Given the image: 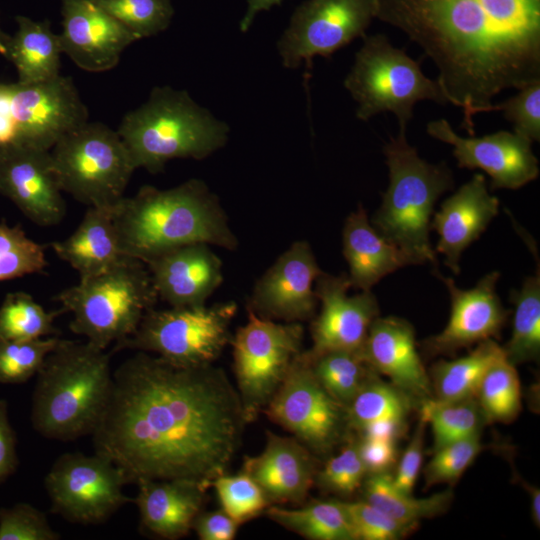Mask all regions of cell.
<instances>
[{
	"instance_id": "cell-1",
	"label": "cell",
	"mask_w": 540,
	"mask_h": 540,
	"mask_svg": "<svg viewBox=\"0 0 540 540\" xmlns=\"http://www.w3.org/2000/svg\"><path fill=\"white\" fill-rule=\"evenodd\" d=\"M246 424L238 391L222 369L179 367L140 351L113 373L91 435L95 453L126 484L181 479L207 490L226 473Z\"/></svg>"
},
{
	"instance_id": "cell-2",
	"label": "cell",
	"mask_w": 540,
	"mask_h": 540,
	"mask_svg": "<svg viewBox=\"0 0 540 540\" xmlns=\"http://www.w3.org/2000/svg\"><path fill=\"white\" fill-rule=\"evenodd\" d=\"M113 219L123 255L143 263L185 244L239 246L219 199L200 179L170 189L143 186L114 206Z\"/></svg>"
},
{
	"instance_id": "cell-3",
	"label": "cell",
	"mask_w": 540,
	"mask_h": 540,
	"mask_svg": "<svg viewBox=\"0 0 540 540\" xmlns=\"http://www.w3.org/2000/svg\"><path fill=\"white\" fill-rule=\"evenodd\" d=\"M36 376L31 409L36 432L60 441L91 435L111 394L110 355L87 341L61 339Z\"/></svg>"
},
{
	"instance_id": "cell-4",
	"label": "cell",
	"mask_w": 540,
	"mask_h": 540,
	"mask_svg": "<svg viewBox=\"0 0 540 540\" xmlns=\"http://www.w3.org/2000/svg\"><path fill=\"white\" fill-rule=\"evenodd\" d=\"M116 131L135 169L159 173L170 160L210 156L226 144L229 127L187 91L157 86L123 117Z\"/></svg>"
},
{
	"instance_id": "cell-5",
	"label": "cell",
	"mask_w": 540,
	"mask_h": 540,
	"mask_svg": "<svg viewBox=\"0 0 540 540\" xmlns=\"http://www.w3.org/2000/svg\"><path fill=\"white\" fill-rule=\"evenodd\" d=\"M406 127L385 143L389 185L372 217L373 227L401 249L413 264L438 260L429 240L431 216L437 199L453 187V175L444 163L431 164L410 145Z\"/></svg>"
},
{
	"instance_id": "cell-6",
	"label": "cell",
	"mask_w": 540,
	"mask_h": 540,
	"mask_svg": "<svg viewBox=\"0 0 540 540\" xmlns=\"http://www.w3.org/2000/svg\"><path fill=\"white\" fill-rule=\"evenodd\" d=\"M56 299L72 314L71 331L106 350L134 334L158 295L145 263L125 256L102 273L80 278Z\"/></svg>"
},
{
	"instance_id": "cell-7",
	"label": "cell",
	"mask_w": 540,
	"mask_h": 540,
	"mask_svg": "<svg viewBox=\"0 0 540 540\" xmlns=\"http://www.w3.org/2000/svg\"><path fill=\"white\" fill-rule=\"evenodd\" d=\"M343 84L357 104L356 117L362 121L391 112L399 127L407 128L418 102L448 103L437 79L427 77L419 62L393 46L384 34L363 36Z\"/></svg>"
},
{
	"instance_id": "cell-8",
	"label": "cell",
	"mask_w": 540,
	"mask_h": 540,
	"mask_svg": "<svg viewBox=\"0 0 540 540\" xmlns=\"http://www.w3.org/2000/svg\"><path fill=\"white\" fill-rule=\"evenodd\" d=\"M62 191L93 207L114 206L136 170L118 132L86 122L50 150Z\"/></svg>"
},
{
	"instance_id": "cell-9",
	"label": "cell",
	"mask_w": 540,
	"mask_h": 540,
	"mask_svg": "<svg viewBox=\"0 0 540 540\" xmlns=\"http://www.w3.org/2000/svg\"><path fill=\"white\" fill-rule=\"evenodd\" d=\"M237 312L233 301L149 310L129 338L114 350L154 352L179 367L213 364L230 339L229 327Z\"/></svg>"
},
{
	"instance_id": "cell-10",
	"label": "cell",
	"mask_w": 540,
	"mask_h": 540,
	"mask_svg": "<svg viewBox=\"0 0 540 540\" xmlns=\"http://www.w3.org/2000/svg\"><path fill=\"white\" fill-rule=\"evenodd\" d=\"M88 122V110L71 77L21 84L0 83V148L43 150Z\"/></svg>"
},
{
	"instance_id": "cell-11",
	"label": "cell",
	"mask_w": 540,
	"mask_h": 540,
	"mask_svg": "<svg viewBox=\"0 0 540 540\" xmlns=\"http://www.w3.org/2000/svg\"><path fill=\"white\" fill-rule=\"evenodd\" d=\"M299 322L277 323L248 310L247 323L230 340L238 394L247 423L263 411L302 352Z\"/></svg>"
},
{
	"instance_id": "cell-12",
	"label": "cell",
	"mask_w": 540,
	"mask_h": 540,
	"mask_svg": "<svg viewBox=\"0 0 540 540\" xmlns=\"http://www.w3.org/2000/svg\"><path fill=\"white\" fill-rule=\"evenodd\" d=\"M263 412L318 454L332 451L350 429L347 408L317 380L303 351Z\"/></svg>"
},
{
	"instance_id": "cell-13",
	"label": "cell",
	"mask_w": 540,
	"mask_h": 540,
	"mask_svg": "<svg viewBox=\"0 0 540 540\" xmlns=\"http://www.w3.org/2000/svg\"><path fill=\"white\" fill-rule=\"evenodd\" d=\"M44 484L53 512L83 525L102 523L134 500L123 493L126 483L120 470L96 453L60 455Z\"/></svg>"
},
{
	"instance_id": "cell-14",
	"label": "cell",
	"mask_w": 540,
	"mask_h": 540,
	"mask_svg": "<svg viewBox=\"0 0 540 540\" xmlns=\"http://www.w3.org/2000/svg\"><path fill=\"white\" fill-rule=\"evenodd\" d=\"M376 18V0H307L294 11L277 43L283 65L295 69L315 56L329 57Z\"/></svg>"
},
{
	"instance_id": "cell-15",
	"label": "cell",
	"mask_w": 540,
	"mask_h": 540,
	"mask_svg": "<svg viewBox=\"0 0 540 540\" xmlns=\"http://www.w3.org/2000/svg\"><path fill=\"white\" fill-rule=\"evenodd\" d=\"M426 131L432 138L452 146L459 167L488 174L493 189H518L539 175L532 142L514 131L463 137L445 119L430 121Z\"/></svg>"
},
{
	"instance_id": "cell-16",
	"label": "cell",
	"mask_w": 540,
	"mask_h": 540,
	"mask_svg": "<svg viewBox=\"0 0 540 540\" xmlns=\"http://www.w3.org/2000/svg\"><path fill=\"white\" fill-rule=\"evenodd\" d=\"M322 272L310 244L295 241L256 282L247 308L265 319L307 320L316 310L314 284Z\"/></svg>"
},
{
	"instance_id": "cell-17",
	"label": "cell",
	"mask_w": 540,
	"mask_h": 540,
	"mask_svg": "<svg viewBox=\"0 0 540 540\" xmlns=\"http://www.w3.org/2000/svg\"><path fill=\"white\" fill-rule=\"evenodd\" d=\"M50 150L25 145L0 148V194L39 226L60 223L66 204Z\"/></svg>"
},
{
	"instance_id": "cell-18",
	"label": "cell",
	"mask_w": 540,
	"mask_h": 540,
	"mask_svg": "<svg viewBox=\"0 0 540 540\" xmlns=\"http://www.w3.org/2000/svg\"><path fill=\"white\" fill-rule=\"evenodd\" d=\"M350 288L347 273L335 276L322 272L315 280L314 291L321 310L312 323L310 354L361 351L369 327L379 315V306L371 290L349 296Z\"/></svg>"
},
{
	"instance_id": "cell-19",
	"label": "cell",
	"mask_w": 540,
	"mask_h": 540,
	"mask_svg": "<svg viewBox=\"0 0 540 540\" xmlns=\"http://www.w3.org/2000/svg\"><path fill=\"white\" fill-rule=\"evenodd\" d=\"M434 273L449 291L451 313L446 327L425 341L427 353L452 354L499 336L509 313L496 291L499 272L485 275L468 290L458 288L451 278L443 277L438 270Z\"/></svg>"
},
{
	"instance_id": "cell-20",
	"label": "cell",
	"mask_w": 540,
	"mask_h": 540,
	"mask_svg": "<svg viewBox=\"0 0 540 540\" xmlns=\"http://www.w3.org/2000/svg\"><path fill=\"white\" fill-rule=\"evenodd\" d=\"M62 53L80 69L104 72L114 68L136 37L93 0H61Z\"/></svg>"
},
{
	"instance_id": "cell-21",
	"label": "cell",
	"mask_w": 540,
	"mask_h": 540,
	"mask_svg": "<svg viewBox=\"0 0 540 540\" xmlns=\"http://www.w3.org/2000/svg\"><path fill=\"white\" fill-rule=\"evenodd\" d=\"M145 265L158 298L171 307L204 305L223 282L222 260L206 243L167 250Z\"/></svg>"
},
{
	"instance_id": "cell-22",
	"label": "cell",
	"mask_w": 540,
	"mask_h": 540,
	"mask_svg": "<svg viewBox=\"0 0 540 540\" xmlns=\"http://www.w3.org/2000/svg\"><path fill=\"white\" fill-rule=\"evenodd\" d=\"M366 363L386 375L412 399L432 396V383L418 353L413 326L398 317H377L360 351Z\"/></svg>"
},
{
	"instance_id": "cell-23",
	"label": "cell",
	"mask_w": 540,
	"mask_h": 540,
	"mask_svg": "<svg viewBox=\"0 0 540 540\" xmlns=\"http://www.w3.org/2000/svg\"><path fill=\"white\" fill-rule=\"evenodd\" d=\"M499 200L491 195L483 174H475L448 197L434 214L430 229L439 238L436 250L453 273L460 272L462 252L486 230L497 216Z\"/></svg>"
},
{
	"instance_id": "cell-24",
	"label": "cell",
	"mask_w": 540,
	"mask_h": 540,
	"mask_svg": "<svg viewBox=\"0 0 540 540\" xmlns=\"http://www.w3.org/2000/svg\"><path fill=\"white\" fill-rule=\"evenodd\" d=\"M243 472L259 485L270 505H281L303 502L317 470L310 450L299 440L268 431L263 451L245 458Z\"/></svg>"
},
{
	"instance_id": "cell-25",
	"label": "cell",
	"mask_w": 540,
	"mask_h": 540,
	"mask_svg": "<svg viewBox=\"0 0 540 540\" xmlns=\"http://www.w3.org/2000/svg\"><path fill=\"white\" fill-rule=\"evenodd\" d=\"M133 502L141 525L163 539L186 536L201 512L206 489L189 480H141Z\"/></svg>"
},
{
	"instance_id": "cell-26",
	"label": "cell",
	"mask_w": 540,
	"mask_h": 540,
	"mask_svg": "<svg viewBox=\"0 0 540 540\" xmlns=\"http://www.w3.org/2000/svg\"><path fill=\"white\" fill-rule=\"evenodd\" d=\"M342 242L351 287L360 291L371 290L386 275L414 265L401 249L373 227L362 205L346 218Z\"/></svg>"
},
{
	"instance_id": "cell-27",
	"label": "cell",
	"mask_w": 540,
	"mask_h": 540,
	"mask_svg": "<svg viewBox=\"0 0 540 540\" xmlns=\"http://www.w3.org/2000/svg\"><path fill=\"white\" fill-rule=\"evenodd\" d=\"M114 206H90L70 236L51 243L57 257L75 269L80 278L102 273L125 257L113 219Z\"/></svg>"
},
{
	"instance_id": "cell-28",
	"label": "cell",
	"mask_w": 540,
	"mask_h": 540,
	"mask_svg": "<svg viewBox=\"0 0 540 540\" xmlns=\"http://www.w3.org/2000/svg\"><path fill=\"white\" fill-rule=\"evenodd\" d=\"M17 31L9 36L4 57L16 68L21 84L44 82L60 75L62 53L59 34L50 22L17 16Z\"/></svg>"
},
{
	"instance_id": "cell-29",
	"label": "cell",
	"mask_w": 540,
	"mask_h": 540,
	"mask_svg": "<svg viewBox=\"0 0 540 540\" xmlns=\"http://www.w3.org/2000/svg\"><path fill=\"white\" fill-rule=\"evenodd\" d=\"M265 513L275 523L311 540H355L343 501L318 500L299 508L270 505Z\"/></svg>"
},
{
	"instance_id": "cell-30",
	"label": "cell",
	"mask_w": 540,
	"mask_h": 540,
	"mask_svg": "<svg viewBox=\"0 0 540 540\" xmlns=\"http://www.w3.org/2000/svg\"><path fill=\"white\" fill-rule=\"evenodd\" d=\"M504 356L503 348L493 339H487L466 356L437 362L431 381L435 398L451 401L474 397L487 370Z\"/></svg>"
},
{
	"instance_id": "cell-31",
	"label": "cell",
	"mask_w": 540,
	"mask_h": 540,
	"mask_svg": "<svg viewBox=\"0 0 540 540\" xmlns=\"http://www.w3.org/2000/svg\"><path fill=\"white\" fill-rule=\"evenodd\" d=\"M361 488L362 500L390 517L410 524H418L422 519L446 512L453 499L451 490L426 498H415L411 494L403 493L393 485L390 472L366 475Z\"/></svg>"
},
{
	"instance_id": "cell-32",
	"label": "cell",
	"mask_w": 540,
	"mask_h": 540,
	"mask_svg": "<svg viewBox=\"0 0 540 540\" xmlns=\"http://www.w3.org/2000/svg\"><path fill=\"white\" fill-rule=\"evenodd\" d=\"M515 305L513 330L503 348L513 365L536 361L540 355V275L527 277L519 290L510 294Z\"/></svg>"
},
{
	"instance_id": "cell-33",
	"label": "cell",
	"mask_w": 540,
	"mask_h": 540,
	"mask_svg": "<svg viewBox=\"0 0 540 540\" xmlns=\"http://www.w3.org/2000/svg\"><path fill=\"white\" fill-rule=\"evenodd\" d=\"M321 385L346 408L376 372L360 352L331 350L318 354L304 352Z\"/></svg>"
},
{
	"instance_id": "cell-34",
	"label": "cell",
	"mask_w": 540,
	"mask_h": 540,
	"mask_svg": "<svg viewBox=\"0 0 540 540\" xmlns=\"http://www.w3.org/2000/svg\"><path fill=\"white\" fill-rule=\"evenodd\" d=\"M421 420L431 425L433 451L454 441L480 433L486 419L475 397L443 401L428 398L422 401Z\"/></svg>"
},
{
	"instance_id": "cell-35",
	"label": "cell",
	"mask_w": 540,
	"mask_h": 540,
	"mask_svg": "<svg viewBox=\"0 0 540 540\" xmlns=\"http://www.w3.org/2000/svg\"><path fill=\"white\" fill-rule=\"evenodd\" d=\"M475 399L486 422L509 423L521 410L518 373L506 356L496 361L483 376Z\"/></svg>"
},
{
	"instance_id": "cell-36",
	"label": "cell",
	"mask_w": 540,
	"mask_h": 540,
	"mask_svg": "<svg viewBox=\"0 0 540 540\" xmlns=\"http://www.w3.org/2000/svg\"><path fill=\"white\" fill-rule=\"evenodd\" d=\"M64 312L47 311L22 291L8 293L0 306V340L26 341L56 333L54 321Z\"/></svg>"
},
{
	"instance_id": "cell-37",
	"label": "cell",
	"mask_w": 540,
	"mask_h": 540,
	"mask_svg": "<svg viewBox=\"0 0 540 540\" xmlns=\"http://www.w3.org/2000/svg\"><path fill=\"white\" fill-rule=\"evenodd\" d=\"M411 399L393 384L384 383L374 374L347 406L349 428L359 432L365 426L381 420L406 421Z\"/></svg>"
},
{
	"instance_id": "cell-38",
	"label": "cell",
	"mask_w": 540,
	"mask_h": 540,
	"mask_svg": "<svg viewBox=\"0 0 540 540\" xmlns=\"http://www.w3.org/2000/svg\"><path fill=\"white\" fill-rule=\"evenodd\" d=\"M137 40L159 34L169 26L174 9L170 0H93Z\"/></svg>"
},
{
	"instance_id": "cell-39",
	"label": "cell",
	"mask_w": 540,
	"mask_h": 540,
	"mask_svg": "<svg viewBox=\"0 0 540 540\" xmlns=\"http://www.w3.org/2000/svg\"><path fill=\"white\" fill-rule=\"evenodd\" d=\"M46 266L42 245L30 239L21 225L0 222V281L39 273Z\"/></svg>"
},
{
	"instance_id": "cell-40",
	"label": "cell",
	"mask_w": 540,
	"mask_h": 540,
	"mask_svg": "<svg viewBox=\"0 0 540 540\" xmlns=\"http://www.w3.org/2000/svg\"><path fill=\"white\" fill-rule=\"evenodd\" d=\"M61 339L44 337L26 341L0 340V383L21 384L42 367Z\"/></svg>"
},
{
	"instance_id": "cell-41",
	"label": "cell",
	"mask_w": 540,
	"mask_h": 540,
	"mask_svg": "<svg viewBox=\"0 0 540 540\" xmlns=\"http://www.w3.org/2000/svg\"><path fill=\"white\" fill-rule=\"evenodd\" d=\"M215 488L221 509L239 524L256 518L270 506L259 485L245 472L217 477Z\"/></svg>"
},
{
	"instance_id": "cell-42",
	"label": "cell",
	"mask_w": 540,
	"mask_h": 540,
	"mask_svg": "<svg viewBox=\"0 0 540 540\" xmlns=\"http://www.w3.org/2000/svg\"><path fill=\"white\" fill-rule=\"evenodd\" d=\"M366 475L357 441L352 440L316 472L315 483L326 492L348 497L362 486Z\"/></svg>"
},
{
	"instance_id": "cell-43",
	"label": "cell",
	"mask_w": 540,
	"mask_h": 540,
	"mask_svg": "<svg viewBox=\"0 0 540 540\" xmlns=\"http://www.w3.org/2000/svg\"><path fill=\"white\" fill-rule=\"evenodd\" d=\"M480 433L436 450L425 468L426 485L456 482L481 451Z\"/></svg>"
},
{
	"instance_id": "cell-44",
	"label": "cell",
	"mask_w": 540,
	"mask_h": 540,
	"mask_svg": "<svg viewBox=\"0 0 540 540\" xmlns=\"http://www.w3.org/2000/svg\"><path fill=\"white\" fill-rule=\"evenodd\" d=\"M355 540H399L417 524L400 522L368 502H344Z\"/></svg>"
},
{
	"instance_id": "cell-45",
	"label": "cell",
	"mask_w": 540,
	"mask_h": 540,
	"mask_svg": "<svg viewBox=\"0 0 540 540\" xmlns=\"http://www.w3.org/2000/svg\"><path fill=\"white\" fill-rule=\"evenodd\" d=\"M502 112L513 125V131L531 142L540 141V79L517 89L503 102L493 104L491 111Z\"/></svg>"
},
{
	"instance_id": "cell-46",
	"label": "cell",
	"mask_w": 540,
	"mask_h": 540,
	"mask_svg": "<svg viewBox=\"0 0 540 540\" xmlns=\"http://www.w3.org/2000/svg\"><path fill=\"white\" fill-rule=\"evenodd\" d=\"M45 513L28 503L0 508V540H58Z\"/></svg>"
},
{
	"instance_id": "cell-47",
	"label": "cell",
	"mask_w": 540,
	"mask_h": 540,
	"mask_svg": "<svg viewBox=\"0 0 540 540\" xmlns=\"http://www.w3.org/2000/svg\"><path fill=\"white\" fill-rule=\"evenodd\" d=\"M426 423L420 419L408 446L403 452L392 482L399 491L411 494L423 461V435Z\"/></svg>"
},
{
	"instance_id": "cell-48",
	"label": "cell",
	"mask_w": 540,
	"mask_h": 540,
	"mask_svg": "<svg viewBox=\"0 0 540 540\" xmlns=\"http://www.w3.org/2000/svg\"><path fill=\"white\" fill-rule=\"evenodd\" d=\"M357 444L367 475L389 473L396 464V441L360 437Z\"/></svg>"
},
{
	"instance_id": "cell-49",
	"label": "cell",
	"mask_w": 540,
	"mask_h": 540,
	"mask_svg": "<svg viewBox=\"0 0 540 540\" xmlns=\"http://www.w3.org/2000/svg\"><path fill=\"white\" fill-rule=\"evenodd\" d=\"M239 525L221 509L199 513L192 529L201 540H232L236 536Z\"/></svg>"
},
{
	"instance_id": "cell-50",
	"label": "cell",
	"mask_w": 540,
	"mask_h": 540,
	"mask_svg": "<svg viewBox=\"0 0 540 540\" xmlns=\"http://www.w3.org/2000/svg\"><path fill=\"white\" fill-rule=\"evenodd\" d=\"M7 402L0 399V485L17 469L16 436L8 419Z\"/></svg>"
},
{
	"instance_id": "cell-51",
	"label": "cell",
	"mask_w": 540,
	"mask_h": 540,
	"mask_svg": "<svg viewBox=\"0 0 540 540\" xmlns=\"http://www.w3.org/2000/svg\"><path fill=\"white\" fill-rule=\"evenodd\" d=\"M406 421L387 419L371 423L362 428L361 437L397 441L405 431Z\"/></svg>"
},
{
	"instance_id": "cell-52",
	"label": "cell",
	"mask_w": 540,
	"mask_h": 540,
	"mask_svg": "<svg viewBox=\"0 0 540 540\" xmlns=\"http://www.w3.org/2000/svg\"><path fill=\"white\" fill-rule=\"evenodd\" d=\"M282 0H247V9L240 23V30L246 32L255 16L264 10H269L273 5L280 4Z\"/></svg>"
},
{
	"instance_id": "cell-53",
	"label": "cell",
	"mask_w": 540,
	"mask_h": 540,
	"mask_svg": "<svg viewBox=\"0 0 540 540\" xmlns=\"http://www.w3.org/2000/svg\"><path fill=\"white\" fill-rule=\"evenodd\" d=\"M531 496V515L534 523L539 527L540 524V491L538 488L529 487Z\"/></svg>"
},
{
	"instance_id": "cell-54",
	"label": "cell",
	"mask_w": 540,
	"mask_h": 540,
	"mask_svg": "<svg viewBox=\"0 0 540 540\" xmlns=\"http://www.w3.org/2000/svg\"><path fill=\"white\" fill-rule=\"evenodd\" d=\"M9 39V35L5 34L1 29H0V54L4 55V52H5V48H6V43Z\"/></svg>"
}]
</instances>
